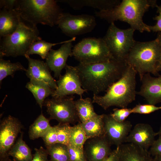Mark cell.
I'll return each mask as SVG.
<instances>
[{
	"label": "cell",
	"instance_id": "6da1fadb",
	"mask_svg": "<svg viewBox=\"0 0 161 161\" xmlns=\"http://www.w3.org/2000/svg\"><path fill=\"white\" fill-rule=\"evenodd\" d=\"M127 64L125 61L114 58L104 62L92 64L79 63L75 67L83 88L87 92L98 95L106 91L118 80L124 72Z\"/></svg>",
	"mask_w": 161,
	"mask_h": 161
},
{
	"label": "cell",
	"instance_id": "7a4b0ae2",
	"mask_svg": "<svg viewBox=\"0 0 161 161\" xmlns=\"http://www.w3.org/2000/svg\"><path fill=\"white\" fill-rule=\"evenodd\" d=\"M157 5L154 0H123L114 8L96 11L95 14L110 23L120 21L128 23L135 30L150 32L148 25L143 21V16L150 7H156Z\"/></svg>",
	"mask_w": 161,
	"mask_h": 161
},
{
	"label": "cell",
	"instance_id": "3957f363",
	"mask_svg": "<svg viewBox=\"0 0 161 161\" xmlns=\"http://www.w3.org/2000/svg\"><path fill=\"white\" fill-rule=\"evenodd\" d=\"M137 74L134 69L127 64L121 77L108 88L104 95H93V103L97 104L105 110L113 106L127 108L135 99Z\"/></svg>",
	"mask_w": 161,
	"mask_h": 161
},
{
	"label": "cell",
	"instance_id": "277c9868",
	"mask_svg": "<svg viewBox=\"0 0 161 161\" xmlns=\"http://www.w3.org/2000/svg\"><path fill=\"white\" fill-rule=\"evenodd\" d=\"M54 0H18L14 10L22 20L36 26L39 24L52 27L58 25L62 13Z\"/></svg>",
	"mask_w": 161,
	"mask_h": 161
},
{
	"label": "cell",
	"instance_id": "5b68a950",
	"mask_svg": "<svg viewBox=\"0 0 161 161\" xmlns=\"http://www.w3.org/2000/svg\"><path fill=\"white\" fill-rule=\"evenodd\" d=\"M160 54V47L157 38L148 41H136L125 61L139 75L140 80L147 73L158 76V66Z\"/></svg>",
	"mask_w": 161,
	"mask_h": 161
},
{
	"label": "cell",
	"instance_id": "8992f818",
	"mask_svg": "<svg viewBox=\"0 0 161 161\" xmlns=\"http://www.w3.org/2000/svg\"><path fill=\"white\" fill-rule=\"evenodd\" d=\"M41 39L36 26L26 24L21 19L14 32L0 39V57L25 56L32 44Z\"/></svg>",
	"mask_w": 161,
	"mask_h": 161
},
{
	"label": "cell",
	"instance_id": "52a82bcc",
	"mask_svg": "<svg viewBox=\"0 0 161 161\" xmlns=\"http://www.w3.org/2000/svg\"><path fill=\"white\" fill-rule=\"evenodd\" d=\"M70 56L79 63L92 64L107 61L114 58L103 39L88 37L75 44Z\"/></svg>",
	"mask_w": 161,
	"mask_h": 161
},
{
	"label": "cell",
	"instance_id": "ba28073f",
	"mask_svg": "<svg viewBox=\"0 0 161 161\" xmlns=\"http://www.w3.org/2000/svg\"><path fill=\"white\" fill-rule=\"evenodd\" d=\"M135 30L130 27L122 29L112 22L103 38L113 57L125 61L126 58L136 41L134 38Z\"/></svg>",
	"mask_w": 161,
	"mask_h": 161
},
{
	"label": "cell",
	"instance_id": "9c48e42d",
	"mask_svg": "<svg viewBox=\"0 0 161 161\" xmlns=\"http://www.w3.org/2000/svg\"><path fill=\"white\" fill-rule=\"evenodd\" d=\"M74 98V96L70 95L46 99L44 105L47 108L49 119L62 123H74L79 121Z\"/></svg>",
	"mask_w": 161,
	"mask_h": 161
},
{
	"label": "cell",
	"instance_id": "30bf717a",
	"mask_svg": "<svg viewBox=\"0 0 161 161\" xmlns=\"http://www.w3.org/2000/svg\"><path fill=\"white\" fill-rule=\"evenodd\" d=\"M96 24L95 17L86 14L74 15L62 12L58 25L63 33L72 38L91 32Z\"/></svg>",
	"mask_w": 161,
	"mask_h": 161
},
{
	"label": "cell",
	"instance_id": "8fae6325",
	"mask_svg": "<svg viewBox=\"0 0 161 161\" xmlns=\"http://www.w3.org/2000/svg\"><path fill=\"white\" fill-rule=\"evenodd\" d=\"M22 125L17 118L11 115L4 118L0 125V160L10 161L8 152L15 143Z\"/></svg>",
	"mask_w": 161,
	"mask_h": 161
},
{
	"label": "cell",
	"instance_id": "7c38bea8",
	"mask_svg": "<svg viewBox=\"0 0 161 161\" xmlns=\"http://www.w3.org/2000/svg\"><path fill=\"white\" fill-rule=\"evenodd\" d=\"M65 69V73L61 75L57 81V88L54 90L51 96L58 97L76 94L82 97L84 93L86 92L82 87L75 66L66 64Z\"/></svg>",
	"mask_w": 161,
	"mask_h": 161
},
{
	"label": "cell",
	"instance_id": "4fadbf2b",
	"mask_svg": "<svg viewBox=\"0 0 161 161\" xmlns=\"http://www.w3.org/2000/svg\"><path fill=\"white\" fill-rule=\"evenodd\" d=\"M103 120L105 136L110 144L117 147L125 143L131 130V122L128 120L122 122H117L110 114H104Z\"/></svg>",
	"mask_w": 161,
	"mask_h": 161
},
{
	"label": "cell",
	"instance_id": "5bb4252c",
	"mask_svg": "<svg viewBox=\"0 0 161 161\" xmlns=\"http://www.w3.org/2000/svg\"><path fill=\"white\" fill-rule=\"evenodd\" d=\"M76 37L66 41L57 50L51 49L46 58V63L49 69L54 73L55 77L59 78L62 69L65 68L68 58L70 56L73 46L72 42Z\"/></svg>",
	"mask_w": 161,
	"mask_h": 161
},
{
	"label": "cell",
	"instance_id": "9a60e30c",
	"mask_svg": "<svg viewBox=\"0 0 161 161\" xmlns=\"http://www.w3.org/2000/svg\"><path fill=\"white\" fill-rule=\"evenodd\" d=\"M25 57L28 61V67L26 73L30 80L41 82L49 86L52 89L57 87V81L52 77L46 62L33 59L29 56Z\"/></svg>",
	"mask_w": 161,
	"mask_h": 161
},
{
	"label": "cell",
	"instance_id": "2e32d148",
	"mask_svg": "<svg viewBox=\"0 0 161 161\" xmlns=\"http://www.w3.org/2000/svg\"><path fill=\"white\" fill-rule=\"evenodd\" d=\"M158 135L150 125L144 123L136 124L126 137L125 143L132 144L148 150L152 146Z\"/></svg>",
	"mask_w": 161,
	"mask_h": 161
},
{
	"label": "cell",
	"instance_id": "e0dca14e",
	"mask_svg": "<svg viewBox=\"0 0 161 161\" xmlns=\"http://www.w3.org/2000/svg\"><path fill=\"white\" fill-rule=\"evenodd\" d=\"M111 145L105 136L88 139L83 147L87 161H103L111 154Z\"/></svg>",
	"mask_w": 161,
	"mask_h": 161
},
{
	"label": "cell",
	"instance_id": "ac0fdd59",
	"mask_svg": "<svg viewBox=\"0 0 161 161\" xmlns=\"http://www.w3.org/2000/svg\"><path fill=\"white\" fill-rule=\"evenodd\" d=\"M140 80L142 84L137 94L143 97L148 104L155 105L161 103V74L154 77L147 73Z\"/></svg>",
	"mask_w": 161,
	"mask_h": 161
},
{
	"label": "cell",
	"instance_id": "d6986e66",
	"mask_svg": "<svg viewBox=\"0 0 161 161\" xmlns=\"http://www.w3.org/2000/svg\"><path fill=\"white\" fill-rule=\"evenodd\" d=\"M118 161H157L148 150L132 144H123L119 146Z\"/></svg>",
	"mask_w": 161,
	"mask_h": 161
},
{
	"label": "cell",
	"instance_id": "ffe728a7",
	"mask_svg": "<svg viewBox=\"0 0 161 161\" xmlns=\"http://www.w3.org/2000/svg\"><path fill=\"white\" fill-rule=\"evenodd\" d=\"M21 19L14 10L2 9L0 11V37L11 34L18 28Z\"/></svg>",
	"mask_w": 161,
	"mask_h": 161
},
{
	"label": "cell",
	"instance_id": "44dd1931",
	"mask_svg": "<svg viewBox=\"0 0 161 161\" xmlns=\"http://www.w3.org/2000/svg\"><path fill=\"white\" fill-rule=\"evenodd\" d=\"M57 1L66 3L76 10H80L84 7L87 6L98 9L99 11L110 10L121 2L120 0H61Z\"/></svg>",
	"mask_w": 161,
	"mask_h": 161
},
{
	"label": "cell",
	"instance_id": "7402d4cb",
	"mask_svg": "<svg viewBox=\"0 0 161 161\" xmlns=\"http://www.w3.org/2000/svg\"><path fill=\"white\" fill-rule=\"evenodd\" d=\"M26 88L33 94L37 103L41 109L46 98L52 95L54 90L41 82L30 80Z\"/></svg>",
	"mask_w": 161,
	"mask_h": 161
},
{
	"label": "cell",
	"instance_id": "603a6c76",
	"mask_svg": "<svg viewBox=\"0 0 161 161\" xmlns=\"http://www.w3.org/2000/svg\"><path fill=\"white\" fill-rule=\"evenodd\" d=\"M104 115V114H97L84 123H81L88 139L105 136Z\"/></svg>",
	"mask_w": 161,
	"mask_h": 161
},
{
	"label": "cell",
	"instance_id": "cb8c5ba5",
	"mask_svg": "<svg viewBox=\"0 0 161 161\" xmlns=\"http://www.w3.org/2000/svg\"><path fill=\"white\" fill-rule=\"evenodd\" d=\"M23 134L21 133L19 138L8 152L13 161H31L33 155L30 148L23 140Z\"/></svg>",
	"mask_w": 161,
	"mask_h": 161
},
{
	"label": "cell",
	"instance_id": "d4e9b609",
	"mask_svg": "<svg viewBox=\"0 0 161 161\" xmlns=\"http://www.w3.org/2000/svg\"><path fill=\"white\" fill-rule=\"evenodd\" d=\"M92 100L89 97H80L74 101V104L80 122L84 123L96 116Z\"/></svg>",
	"mask_w": 161,
	"mask_h": 161
},
{
	"label": "cell",
	"instance_id": "484cf974",
	"mask_svg": "<svg viewBox=\"0 0 161 161\" xmlns=\"http://www.w3.org/2000/svg\"><path fill=\"white\" fill-rule=\"evenodd\" d=\"M52 127L49 123V119L46 118L41 113L30 126V139L34 140L42 137Z\"/></svg>",
	"mask_w": 161,
	"mask_h": 161
},
{
	"label": "cell",
	"instance_id": "4316f807",
	"mask_svg": "<svg viewBox=\"0 0 161 161\" xmlns=\"http://www.w3.org/2000/svg\"><path fill=\"white\" fill-rule=\"evenodd\" d=\"M88 139L80 122L73 126H71L69 145L84 150V144Z\"/></svg>",
	"mask_w": 161,
	"mask_h": 161
},
{
	"label": "cell",
	"instance_id": "83f0119b",
	"mask_svg": "<svg viewBox=\"0 0 161 161\" xmlns=\"http://www.w3.org/2000/svg\"><path fill=\"white\" fill-rule=\"evenodd\" d=\"M65 41L57 43H52L46 42L42 40L41 38L32 44L25 56L37 54L39 55L43 59H46L53 46L58 44H63Z\"/></svg>",
	"mask_w": 161,
	"mask_h": 161
},
{
	"label": "cell",
	"instance_id": "f1b7e54d",
	"mask_svg": "<svg viewBox=\"0 0 161 161\" xmlns=\"http://www.w3.org/2000/svg\"><path fill=\"white\" fill-rule=\"evenodd\" d=\"M46 147L50 161H70L67 145L57 143Z\"/></svg>",
	"mask_w": 161,
	"mask_h": 161
},
{
	"label": "cell",
	"instance_id": "f546056e",
	"mask_svg": "<svg viewBox=\"0 0 161 161\" xmlns=\"http://www.w3.org/2000/svg\"><path fill=\"white\" fill-rule=\"evenodd\" d=\"M27 69L19 62L13 63L10 60L0 58V83L8 76L13 77L15 72L18 71H26Z\"/></svg>",
	"mask_w": 161,
	"mask_h": 161
},
{
	"label": "cell",
	"instance_id": "4dcf8cb0",
	"mask_svg": "<svg viewBox=\"0 0 161 161\" xmlns=\"http://www.w3.org/2000/svg\"><path fill=\"white\" fill-rule=\"evenodd\" d=\"M56 126L58 143L67 146L69 144V124L59 123Z\"/></svg>",
	"mask_w": 161,
	"mask_h": 161
},
{
	"label": "cell",
	"instance_id": "1f68e13d",
	"mask_svg": "<svg viewBox=\"0 0 161 161\" xmlns=\"http://www.w3.org/2000/svg\"><path fill=\"white\" fill-rule=\"evenodd\" d=\"M160 109H161V106H157L149 104H138L131 109V112L132 113L148 114Z\"/></svg>",
	"mask_w": 161,
	"mask_h": 161
},
{
	"label": "cell",
	"instance_id": "d6a6232c",
	"mask_svg": "<svg viewBox=\"0 0 161 161\" xmlns=\"http://www.w3.org/2000/svg\"><path fill=\"white\" fill-rule=\"evenodd\" d=\"M113 111V112L110 114V115L114 120L119 122L125 121L127 117L132 114L131 109V108H115Z\"/></svg>",
	"mask_w": 161,
	"mask_h": 161
},
{
	"label": "cell",
	"instance_id": "836d02e7",
	"mask_svg": "<svg viewBox=\"0 0 161 161\" xmlns=\"http://www.w3.org/2000/svg\"><path fill=\"white\" fill-rule=\"evenodd\" d=\"M70 161H87L84 150L67 145Z\"/></svg>",
	"mask_w": 161,
	"mask_h": 161
},
{
	"label": "cell",
	"instance_id": "e575fe53",
	"mask_svg": "<svg viewBox=\"0 0 161 161\" xmlns=\"http://www.w3.org/2000/svg\"><path fill=\"white\" fill-rule=\"evenodd\" d=\"M42 138L46 146L58 143L56 126H52Z\"/></svg>",
	"mask_w": 161,
	"mask_h": 161
},
{
	"label": "cell",
	"instance_id": "d590c367",
	"mask_svg": "<svg viewBox=\"0 0 161 161\" xmlns=\"http://www.w3.org/2000/svg\"><path fill=\"white\" fill-rule=\"evenodd\" d=\"M35 153L31 161H50L48 158V154L46 149L42 146L39 148H35Z\"/></svg>",
	"mask_w": 161,
	"mask_h": 161
},
{
	"label": "cell",
	"instance_id": "8d00e7d4",
	"mask_svg": "<svg viewBox=\"0 0 161 161\" xmlns=\"http://www.w3.org/2000/svg\"><path fill=\"white\" fill-rule=\"evenodd\" d=\"M156 7L158 15L155 16L153 19L157 21L156 23L153 26L148 25V28L150 32H161V5H157Z\"/></svg>",
	"mask_w": 161,
	"mask_h": 161
},
{
	"label": "cell",
	"instance_id": "74e56055",
	"mask_svg": "<svg viewBox=\"0 0 161 161\" xmlns=\"http://www.w3.org/2000/svg\"><path fill=\"white\" fill-rule=\"evenodd\" d=\"M159 136L158 139L155 140L151 147L149 151L151 155L154 157L161 156V135Z\"/></svg>",
	"mask_w": 161,
	"mask_h": 161
},
{
	"label": "cell",
	"instance_id": "f35d334b",
	"mask_svg": "<svg viewBox=\"0 0 161 161\" xmlns=\"http://www.w3.org/2000/svg\"><path fill=\"white\" fill-rule=\"evenodd\" d=\"M17 1L18 0H1L0 1V8L8 10L14 9Z\"/></svg>",
	"mask_w": 161,
	"mask_h": 161
},
{
	"label": "cell",
	"instance_id": "ab89813d",
	"mask_svg": "<svg viewBox=\"0 0 161 161\" xmlns=\"http://www.w3.org/2000/svg\"><path fill=\"white\" fill-rule=\"evenodd\" d=\"M120 154L119 146L113 151L109 156L103 161H118Z\"/></svg>",
	"mask_w": 161,
	"mask_h": 161
},
{
	"label": "cell",
	"instance_id": "60d3db41",
	"mask_svg": "<svg viewBox=\"0 0 161 161\" xmlns=\"http://www.w3.org/2000/svg\"><path fill=\"white\" fill-rule=\"evenodd\" d=\"M159 40L161 49L160 57L158 66V70L159 72H161V32H158L157 37Z\"/></svg>",
	"mask_w": 161,
	"mask_h": 161
},
{
	"label": "cell",
	"instance_id": "b9f144b4",
	"mask_svg": "<svg viewBox=\"0 0 161 161\" xmlns=\"http://www.w3.org/2000/svg\"><path fill=\"white\" fill-rule=\"evenodd\" d=\"M157 161H161V156L157 157H154Z\"/></svg>",
	"mask_w": 161,
	"mask_h": 161
},
{
	"label": "cell",
	"instance_id": "7bdbcfd3",
	"mask_svg": "<svg viewBox=\"0 0 161 161\" xmlns=\"http://www.w3.org/2000/svg\"><path fill=\"white\" fill-rule=\"evenodd\" d=\"M158 135H161V126L160 127L159 130L158 132H157Z\"/></svg>",
	"mask_w": 161,
	"mask_h": 161
}]
</instances>
